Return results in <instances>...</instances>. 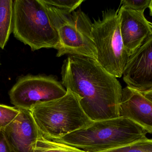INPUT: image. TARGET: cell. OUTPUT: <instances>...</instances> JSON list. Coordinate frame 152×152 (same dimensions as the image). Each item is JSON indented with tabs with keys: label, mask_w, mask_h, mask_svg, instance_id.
Listing matches in <instances>:
<instances>
[{
	"label": "cell",
	"mask_w": 152,
	"mask_h": 152,
	"mask_svg": "<svg viewBox=\"0 0 152 152\" xmlns=\"http://www.w3.org/2000/svg\"><path fill=\"white\" fill-rule=\"evenodd\" d=\"M61 76L63 86L80 97V106L91 120L120 117L122 87L96 60L69 55L63 62Z\"/></svg>",
	"instance_id": "6da1fadb"
},
{
	"label": "cell",
	"mask_w": 152,
	"mask_h": 152,
	"mask_svg": "<svg viewBox=\"0 0 152 152\" xmlns=\"http://www.w3.org/2000/svg\"><path fill=\"white\" fill-rule=\"evenodd\" d=\"M147 134L132 120L120 117L94 121L64 136L48 139L86 152H102L145 139Z\"/></svg>",
	"instance_id": "7a4b0ae2"
},
{
	"label": "cell",
	"mask_w": 152,
	"mask_h": 152,
	"mask_svg": "<svg viewBox=\"0 0 152 152\" xmlns=\"http://www.w3.org/2000/svg\"><path fill=\"white\" fill-rule=\"evenodd\" d=\"M66 91L62 97L36 104L29 110L39 132L47 139L64 136L94 122L81 108L80 97Z\"/></svg>",
	"instance_id": "3957f363"
},
{
	"label": "cell",
	"mask_w": 152,
	"mask_h": 152,
	"mask_svg": "<svg viewBox=\"0 0 152 152\" xmlns=\"http://www.w3.org/2000/svg\"><path fill=\"white\" fill-rule=\"evenodd\" d=\"M14 36L32 51L42 48L57 49L58 35L42 0L14 1Z\"/></svg>",
	"instance_id": "277c9868"
},
{
	"label": "cell",
	"mask_w": 152,
	"mask_h": 152,
	"mask_svg": "<svg viewBox=\"0 0 152 152\" xmlns=\"http://www.w3.org/2000/svg\"><path fill=\"white\" fill-rule=\"evenodd\" d=\"M45 5L58 35L56 56L70 54L96 60L97 52L92 36L93 23L88 15L80 10L69 12Z\"/></svg>",
	"instance_id": "5b68a950"
},
{
	"label": "cell",
	"mask_w": 152,
	"mask_h": 152,
	"mask_svg": "<svg viewBox=\"0 0 152 152\" xmlns=\"http://www.w3.org/2000/svg\"><path fill=\"white\" fill-rule=\"evenodd\" d=\"M102 14V18L94 19L92 24L96 60L108 73L121 78L129 57L122 41L118 10L107 9Z\"/></svg>",
	"instance_id": "8992f818"
},
{
	"label": "cell",
	"mask_w": 152,
	"mask_h": 152,
	"mask_svg": "<svg viewBox=\"0 0 152 152\" xmlns=\"http://www.w3.org/2000/svg\"><path fill=\"white\" fill-rule=\"evenodd\" d=\"M66 92L54 76L29 75L20 77L9 94L14 107L29 110L36 104L58 99Z\"/></svg>",
	"instance_id": "52a82bcc"
},
{
	"label": "cell",
	"mask_w": 152,
	"mask_h": 152,
	"mask_svg": "<svg viewBox=\"0 0 152 152\" xmlns=\"http://www.w3.org/2000/svg\"><path fill=\"white\" fill-rule=\"evenodd\" d=\"M123 75L129 87L142 93L152 90V35L129 56Z\"/></svg>",
	"instance_id": "ba28073f"
},
{
	"label": "cell",
	"mask_w": 152,
	"mask_h": 152,
	"mask_svg": "<svg viewBox=\"0 0 152 152\" xmlns=\"http://www.w3.org/2000/svg\"><path fill=\"white\" fill-rule=\"evenodd\" d=\"M118 13L122 41L129 57L152 35L151 22L146 19L144 12L122 6Z\"/></svg>",
	"instance_id": "9c48e42d"
},
{
	"label": "cell",
	"mask_w": 152,
	"mask_h": 152,
	"mask_svg": "<svg viewBox=\"0 0 152 152\" xmlns=\"http://www.w3.org/2000/svg\"><path fill=\"white\" fill-rule=\"evenodd\" d=\"M20 109L14 120L2 129L12 152H31L39 132L29 110Z\"/></svg>",
	"instance_id": "30bf717a"
},
{
	"label": "cell",
	"mask_w": 152,
	"mask_h": 152,
	"mask_svg": "<svg viewBox=\"0 0 152 152\" xmlns=\"http://www.w3.org/2000/svg\"><path fill=\"white\" fill-rule=\"evenodd\" d=\"M120 117L129 119L152 134V102L141 92L128 86L122 89Z\"/></svg>",
	"instance_id": "8fae6325"
},
{
	"label": "cell",
	"mask_w": 152,
	"mask_h": 152,
	"mask_svg": "<svg viewBox=\"0 0 152 152\" xmlns=\"http://www.w3.org/2000/svg\"><path fill=\"white\" fill-rule=\"evenodd\" d=\"M14 1L0 0V48L4 49L12 32Z\"/></svg>",
	"instance_id": "7c38bea8"
},
{
	"label": "cell",
	"mask_w": 152,
	"mask_h": 152,
	"mask_svg": "<svg viewBox=\"0 0 152 152\" xmlns=\"http://www.w3.org/2000/svg\"><path fill=\"white\" fill-rule=\"evenodd\" d=\"M31 152H86L65 144L49 140L39 133Z\"/></svg>",
	"instance_id": "4fadbf2b"
},
{
	"label": "cell",
	"mask_w": 152,
	"mask_h": 152,
	"mask_svg": "<svg viewBox=\"0 0 152 152\" xmlns=\"http://www.w3.org/2000/svg\"><path fill=\"white\" fill-rule=\"evenodd\" d=\"M102 152H152V139L146 138L126 146Z\"/></svg>",
	"instance_id": "5bb4252c"
},
{
	"label": "cell",
	"mask_w": 152,
	"mask_h": 152,
	"mask_svg": "<svg viewBox=\"0 0 152 152\" xmlns=\"http://www.w3.org/2000/svg\"><path fill=\"white\" fill-rule=\"evenodd\" d=\"M20 109L0 103V130L10 123L19 113Z\"/></svg>",
	"instance_id": "9a60e30c"
},
{
	"label": "cell",
	"mask_w": 152,
	"mask_h": 152,
	"mask_svg": "<svg viewBox=\"0 0 152 152\" xmlns=\"http://www.w3.org/2000/svg\"><path fill=\"white\" fill-rule=\"evenodd\" d=\"M42 1L49 6L69 12L75 11L84 1V0H42Z\"/></svg>",
	"instance_id": "2e32d148"
},
{
	"label": "cell",
	"mask_w": 152,
	"mask_h": 152,
	"mask_svg": "<svg viewBox=\"0 0 152 152\" xmlns=\"http://www.w3.org/2000/svg\"><path fill=\"white\" fill-rule=\"evenodd\" d=\"M151 0H123L121 4L123 7L137 11L144 12L149 8Z\"/></svg>",
	"instance_id": "e0dca14e"
},
{
	"label": "cell",
	"mask_w": 152,
	"mask_h": 152,
	"mask_svg": "<svg viewBox=\"0 0 152 152\" xmlns=\"http://www.w3.org/2000/svg\"><path fill=\"white\" fill-rule=\"evenodd\" d=\"M0 152H12L6 142L2 130H0Z\"/></svg>",
	"instance_id": "ac0fdd59"
},
{
	"label": "cell",
	"mask_w": 152,
	"mask_h": 152,
	"mask_svg": "<svg viewBox=\"0 0 152 152\" xmlns=\"http://www.w3.org/2000/svg\"><path fill=\"white\" fill-rule=\"evenodd\" d=\"M142 93L147 99L152 102V90L147 91V92H144Z\"/></svg>",
	"instance_id": "d6986e66"
},
{
	"label": "cell",
	"mask_w": 152,
	"mask_h": 152,
	"mask_svg": "<svg viewBox=\"0 0 152 152\" xmlns=\"http://www.w3.org/2000/svg\"><path fill=\"white\" fill-rule=\"evenodd\" d=\"M149 8L150 9V15H151V16H152V0H151Z\"/></svg>",
	"instance_id": "ffe728a7"
},
{
	"label": "cell",
	"mask_w": 152,
	"mask_h": 152,
	"mask_svg": "<svg viewBox=\"0 0 152 152\" xmlns=\"http://www.w3.org/2000/svg\"><path fill=\"white\" fill-rule=\"evenodd\" d=\"M151 27L152 28V23H151Z\"/></svg>",
	"instance_id": "44dd1931"
},
{
	"label": "cell",
	"mask_w": 152,
	"mask_h": 152,
	"mask_svg": "<svg viewBox=\"0 0 152 152\" xmlns=\"http://www.w3.org/2000/svg\"><path fill=\"white\" fill-rule=\"evenodd\" d=\"M0 65H1V62H0Z\"/></svg>",
	"instance_id": "7402d4cb"
}]
</instances>
